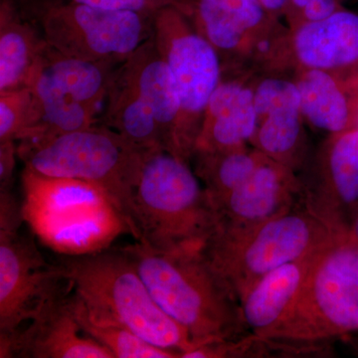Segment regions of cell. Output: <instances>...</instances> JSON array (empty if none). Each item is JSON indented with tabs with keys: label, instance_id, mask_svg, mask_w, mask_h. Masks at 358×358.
Wrapping results in <instances>:
<instances>
[{
	"label": "cell",
	"instance_id": "15",
	"mask_svg": "<svg viewBox=\"0 0 358 358\" xmlns=\"http://www.w3.org/2000/svg\"><path fill=\"white\" fill-rule=\"evenodd\" d=\"M293 49L305 69L358 76V13L343 7L324 20L300 23Z\"/></svg>",
	"mask_w": 358,
	"mask_h": 358
},
{
	"label": "cell",
	"instance_id": "10",
	"mask_svg": "<svg viewBox=\"0 0 358 358\" xmlns=\"http://www.w3.org/2000/svg\"><path fill=\"white\" fill-rule=\"evenodd\" d=\"M22 221L20 208L0 210V341L20 333L70 292L61 265L46 262L35 244L21 236Z\"/></svg>",
	"mask_w": 358,
	"mask_h": 358
},
{
	"label": "cell",
	"instance_id": "4",
	"mask_svg": "<svg viewBox=\"0 0 358 358\" xmlns=\"http://www.w3.org/2000/svg\"><path fill=\"white\" fill-rule=\"evenodd\" d=\"M122 250L155 301L187 331L195 348L236 339L243 331L239 303L203 254L159 253L140 242Z\"/></svg>",
	"mask_w": 358,
	"mask_h": 358
},
{
	"label": "cell",
	"instance_id": "25",
	"mask_svg": "<svg viewBox=\"0 0 358 358\" xmlns=\"http://www.w3.org/2000/svg\"><path fill=\"white\" fill-rule=\"evenodd\" d=\"M266 155L245 147L223 152H195V173L210 199L227 194L246 180Z\"/></svg>",
	"mask_w": 358,
	"mask_h": 358
},
{
	"label": "cell",
	"instance_id": "26",
	"mask_svg": "<svg viewBox=\"0 0 358 358\" xmlns=\"http://www.w3.org/2000/svg\"><path fill=\"white\" fill-rule=\"evenodd\" d=\"M70 303L73 313L85 333L109 350L115 358L179 357L178 352L152 345L126 327L93 322L74 307L71 298Z\"/></svg>",
	"mask_w": 358,
	"mask_h": 358
},
{
	"label": "cell",
	"instance_id": "5",
	"mask_svg": "<svg viewBox=\"0 0 358 358\" xmlns=\"http://www.w3.org/2000/svg\"><path fill=\"white\" fill-rule=\"evenodd\" d=\"M345 226L327 222L303 201L252 227L217 228L202 254L239 303L264 275L312 255Z\"/></svg>",
	"mask_w": 358,
	"mask_h": 358
},
{
	"label": "cell",
	"instance_id": "32",
	"mask_svg": "<svg viewBox=\"0 0 358 358\" xmlns=\"http://www.w3.org/2000/svg\"><path fill=\"white\" fill-rule=\"evenodd\" d=\"M310 0H291L287 9L286 13L289 14L292 18L296 17L299 13L303 8Z\"/></svg>",
	"mask_w": 358,
	"mask_h": 358
},
{
	"label": "cell",
	"instance_id": "24",
	"mask_svg": "<svg viewBox=\"0 0 358 358\" xmlns=\"http://www.w3.org/2000/svg\"><path fill=\"white\" fill-rule=\"evenodd\" d=\"M120 66L115 71L103 103V126L143 152L164 148L154 113Z\"/></svg>",
	"mask_w": 358,
	"mask_h": 358
},
{
	"label": "cell",
	"instance_id": "34",
	"mask_svg": "<svg viewBox=\"0 0 358 358\" xmlns=\"http://www.w3.org/2000/svg\"><path fill=\"white\" fill-rule=\"evenodd\" d=\"M357 91H358V77H357Z\"/></svg>",
	"mask_w": 358,
	"mask_h": 358
},
{
	"label": "cell",
	"instance_id": "21",
	"mask_svg": "<svg viewBox=\"0 0 358 358\" xmlns=\"http://www.w3.org/2000/svg\"><path fill=\"white\" fill-rule=\"evenodd\" d=\"M315 253L275 268L242 296V322L252 334L266 338L279 324L300 291Z\"/></svg>",
	"mask_w": 358,
	"mask_h": 358
},
{
	"label": "cell",
	"instance_id": "2",
	"mask_svg": "<svg viewBox=\"0 0 358 358\" xmlns=\"http://www.w3.org/2000/svg\"><path fill=\"white\" fill-rule=\"evenodd\" d=\"M60 265L73 305L90 320L126 327L179 357L195 348L187 331L155 301L124 250L67 257Z\"/></svg>",
	"mask_w": 358,
	"mask_h": 358
},
{
	"label": "cell",
	"instance_id": "28",
	"mask_svg": "<svg viewBox=\"0 0 358 358\" xmlns=\"http://www.w3.org/2000/svg\"><path fill=\"white\" fill-rule=\"evenodd\" d=\"M72 1L102 7L110 10L143 14L152 17H154L155 14L164 7L176 6L182 11L186 8V0H72Z\"/></svg>",
	"mask_w": 358,
	"mask_h": 358
},
{
	"label": "cell",
	"instance_id": "30",
	"mask_svg": "<svg viewBox=\"0 0 358 358\" xmlns=\"http://www.w3.org/2000/svg\"><path fill=\"white\" fill-rule=\"evenodd\" d=\"M16 155V141H0V192L10 190Z\"/></svg>",
	"mask_w": 358,
	"mask_h": 358
},
{
	"label": "cell",
	"instance_id": "3",
	"mask_svg": "<svg viewBox=\"0 0 358 358\" xmlns=\"http://www.w3.org/2000/svg\"><path fill=\"white\" fill-rule=\"evenodd\" d=\"M23 221L40 241L66 257L110 248L128 221L102 186L82 179L54 178L25 167L22 173Z\"/></svg>",
	"mask_w": 358,
	"mask_h": 358
},
{
	"label": "cell",
	"instance_id": "23",
	"mask_svg": "<svg viewBox=\"0 0 358 358\" xmlns=\"http://www.w3.org/2000/svg\"><path fill=\"white\" fill-rule=\"evenodd\" d=\"M43 44L18 0H0V93L26 87Z\"/></svg>",
	"mask_w": 358,
	"mask_h": 358
},
{
	"label": "cell",
	"instance_id": "33",
	"mask_svg": "<svg viewBox=\"0 0 358 358\" xmlns=\"http://www.w3.org/2000/svg\"><path fill=\"white\" fill-rule=\"evenodd\" d=\"M350 232H352L353 243H355L358 259V212L355 217L353 218L352 224H350Z\"/></svg>",
	"mask_w": 358,
	"mask_h": 358
},
{
	"label": "cell",
	"instance_id": "7",
	"mask_svg": "<svg viewBox=\"0 0 358 358\" xmlns=\"http://www.w3.org/2000/svg\"><path fill=\"white\" fill-rule=\"evenodd\" d=\"M145 152L103 124L17 145V155L27 169L105 188L128 221L131 234L134 185Z\"/></svg>",
	"mask_w": 358,
	"mask_h": 358
},
{
	"label": "cell",
	"instance_id": "16",
	"mask_svg": "<svg viewBox=\"0 0 358 358\" xmlns=\"http://www.w3.org/2000/svg\"><path fill=\"white\" fill-rule=\"evenodd\" d=\"M256 127L254 90L222 76L205 110L193 155L245 147L251 143Z\"/></svg>",
	"mask_w": 358,
	"mask_h": 358
},
{
	"label": "cell",
	"instance_id": "12",
	"mask_svg": "<svg viewBox=\"0 0 358 358\" xmlns=\"http://www.w3.org/2000/svg\"><path fill=\"white\" fill-rule=\"evenodd\" d=\"M303 202L334 226H350L358 212V127L331 134L320 152Z\"/></svg>",
	"mask_w": 358,
	"mask_h": 358
},
{
	"label": "cell",
	"instance_id": "18",
	"mask_svg": "<svg viewBox=\"0 0 358 358\" xmlns=\"http://www.w3.org/2000/svg\"><path fill=\"white\" fill-rule=\"evenodd\" d=\"M303 119L331 134L358 127V92L355 78L324 70L305 69L298 81Z\"/></svg>",
	"mask_w": 358,
	"mask_h": 358
},
{
	"label": "cell",
	"instance_id": "9",
	"mask_svg": "<svg viewBox=\"0 0 358 358\" xmlns=\"http://www.w3.org/2000/svg\"><path fill=\"white\" fill-rule=\"evenodd\" d=\"M152 39L171 69L180 101L173 155L188 162L194 152L205 110L222 80L220 55L176 6L164 7L155 14Z\"/></svg>",
	"mask_w": 358,
	"mask_h": 358
},
{
	"label": "cell",
	"instance_id": "13",
	"mask_svg": "<svg viewBox=\"0 0 358 358\" xmlns=\"http://www.w3.org/2000/svg\"><path fill=\"white\" fill-rule=\"evenodd\" d=\"M257 127L251 143L268 159L293 169L303 157V114L296 82L263 80L256 89Z\"/></svg>",
	"mask_w": 358,
	"mask_h": 358
},
{
	"label": "cell",
	"instance_id": "22",
	"mask_svg": "<svg viewBox=\"0 0 358 358\" xmlns=\"http://www.w3.org/2000/svg\"><path fill=\"white\" fill-rule=\"evenodd\" d=\"M119 66L71 57L44 41L33 69L48 78L52 83L78 102L100 113L115 71Z\"/></svg>",
	"mask_w": 358,
	"mask_h": 358
},
{
	"label": "cell",
	"instance_id": "20",
	"mask_svg": "<svg viewBox=\"0 0 358 358\" xmlns=\"http://www.w3.org/2000/svg\"><path fill=\"white\" fill-rule=\"evenodd\" d=\"M26 87L32 93L31 119L17 143L50 140L95 126L99 121V112L78 102L38 71L32 70Z\"/></svg>",
	"mask_w": 358,
	"mask_h": 358
},
{
	"label": "cell",
	"instance_id": "27",
	"mask_svg": "<svg viewBox=\"0 0 358 358\" xmlns=\"http://www.w3.org/2000/svg\"><path fill=\"white\" fill-rule=\"evenodd\" d=\"M32 103L28 87L0 93V141H17L31 119Z\"/></svg>",
	"mask_w": 358,
	"mask_h": 358
},
{
	"label": "cell",
	"instance_id": "1",
	"mask_svg": "<svg viewBox=\"0 0 358 358\" xmlns=\"http://www.w3.org/2000/svg\"><path fill=\"white\" fill-rule=\"evenodd\" d=\"M217 227L210 197L188 162L164 148L145 152L134 190L136 242L159 253H202Z\"/></svg>",
	"mask_w": 358,
	"mask_h": 358
},
{
	"label": "cell",
	"instance_id": "31",
	"mask_svg": "<svg viewBox=\"0 0 358 358\" xmlns=\"http://www.w3.org/2000/svg\"><path fill=\"white\" fill-rule=\"evenodd\" d=\"M291 0H259L266 13L272 17L280 13H286Z\"/></svg>",
	"mask_w": 358,
	"mask_h": 358
},
{
	"label": "cell",
	"instance_id": "14",
	"mask_svg": "<svg viewBox=\"0 0 358 358\" xmlns=\"http://www.w3.org/2000/svg\"><path fill=\"white\" fill-rule=\"evenodd\" d=\"M115 358L85 333L70 303V292L45 308L20 333L0 341V357Z\"/></svg>",
	"mask_w": 358,
	"mask_h": 358
},
{
	"label": "cell",
	"instance_id": "11",
	"mask_svg": "<svg viewBox=\"0 0 358 358\" xmlns=\"http://www.w3.org/2000/svg\"><path fill=\"white\" fill-rule=\"evenodd\" d=\"M303 201V182L293 169L265 157L234 190L211 199L223 229H244L291 211Z\"/></svg>",
	"mask_w": 358,
	"mask_h": 358
},
{
	"label": "cell",
	"instance_id": "8",
	"mask_svg": "<svg viewBox=\"0 0 358 358\" xmlns=\"http://www.w3.org/2000/svg\"><path fill=\"white\" fill-rule=\"evenodd\" d=\"M52 48L88 61L121 65L152 37V16L72 0H18Z\"/></svg>",
	"mask_w": 358,
	"mask_h": 358
},
{
	"label": "cell",
	"instance_id": "6",
	"mask_svg": "<svg viewBox=\"0 0 358 358\" xmlns=\"http://www.w3.org/2000/svg\"><path fill=\"white\" fill-rule=\"evenodd\" d=\"M358 331V259L350 226L313 255L288 312L266 338L315 343Z\"/></svg>",
	"mask_w": 358,
	"mask_h": 358
},
{
	"label": "cell",
	"instance_id": "29",
	"mask_svg": "<svg viewBox=\"0 0 358 358\" xmlns=\"http://www.w3.org/2000/svg\"><path fill=\"white\" fill-rule=\"evenodd\" d=\"M343 8V0H310L294 18L299 24L308 21L324 20Z\"/></svg>",
	"mask_w": 358,
	"mask_h": 358
},
{
	"label": "cell",
	"instance_id": "17",
	"mask_svg": "<svg viewBox=\"0 0 358 358\" xmlns=\"http://www.w3.org/2000/svg\"><path fill=\"white\" fill-rule=\"evenodd\" d=\"M185 13L220 56L243 50L274 18L259 0H187Z\"/></svg>",
	"mask_w": 358,
	"mask_h": 358
},
{
	"label": "cell",
	"instance_id": "19",
	"mask_svg": "<svg viewBox=\"0 0 358 358\" xmlns=\"http://www.w3.org/2000/svg\"><path fill=\"white\" fill-rule=\"evenodd\" d=\"M120 67L150 106L159 126L164 148L173 154L180 101L171 69L157 50L152 37Z\"/></svg>",
	"mask_w": 358,
	"mask_h": 358
}]
</instances>
